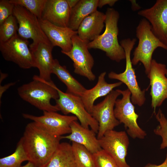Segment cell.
<instances>
[{
	"mask_svg": "<svg viewBox=\"0 0 167 167\" xmlns=\"http://www.w3.org/2000/svg\"><path fill=\"white\" fill-rule=\"evenodd\" d=\"M28 161L37 167H44L56 150L61 137L51 133L39 123L33 121L26 126L20 139Z\"/></svg>",
	"mask_w": 167,
	"mask_h": 167,
	"instance_id": "cell-1",
	"label": "cell"
},
{
	"mask_svg": "<svg viewBox=\"0 0 167 167\" xmlns=\"http://www.w3.org/2000/svg\"><path fill=\"white\" fill-rule=\"evenodd\" d=\"M56 86L52 81L48 82L34 75L31 82L23 84L17 90L18 94L23 100L43 111L57 112L58 107L50 103L51 99L59 97Z\"/></svg>",
	"mask_w": 167,
	"mask_h": 167,
	"instance_id": "cell-2",
	"label": "cell"
},
{
	"mask_svg": "<svg viewBox=\"0 0 167 167\" xmlns=\"http://www.w3.org/2000/svg\"><path fill=\"white\" fill-rule=\"evenodd\" d=\"M105 28L104 33L88 44V49H98L105 53L111 60L119 62L125 59L124 49L118 40L119 32L118 12L113 8H108L105 13Z\"/></svg>",
	"mask_w": 167,
	"mask_h": 167,
	"instance_id": "cell-3",
	"label": "cell"
},
{
	"mask_svg": "<svg viewBox=\"0 0 167 167\" xmlns=\"http://www.w3.org/2000/svg\"><path fill=\"white\" fill-rule=\"evenodd\" d=\"M136 36L139 40L137 46L133 53L131 60L132 65L139 62L143 65L146 74L149 72L152 54L157 48L167 50V46L154 35L149 22L145 19H142L136 28Z\"/></svg>",
	"mask_w": 167,
	"mask_h": 167,
	"instance_id": "cell-4",
	"label": "cell"
},
{
	"mask_svg": "<svg viewBox=\"0 0 167 167\" xmlns=\"http://www.w3.org/2000/svg\"><path fill=\"white\" fill-rule=\"evenodd\" d=\"M136 41L135 38L131 39L128 38L120 41V44L124 49L125 54V70L123 72L118 74L111 71L109 73L108 76L110 79L118 80L124 84L131 92V99L132 104L141 106L144 104L146 100V90H141L138 85L131 58V51Z\"/></svg>",
	"mask_w": 167,
	"mask_h": 167,
	"instance_id": "cell-5",
	"label": "cell"
},
{
	"mask_svg": "<svg viewBox=\"0 0 167 167\" xmlns=\"http://www.w3.org/2000/svg\"><path fill=\"white\" fill-rule=\"evenodd\" d=\"M118 90L122 97L115 101L114 109L115 117L120 123L124 124L127 134L132 138L144 139L147 134L137 123L139 115L135 113V106L131 101L130 91L128 89Z\"/></svg>",
	"mask_w": 167,
	"mask_h": 167,
	"instance_id": "cell-6",
	"label": "cell"
},
{
	"mask_svg": "<svg viewBox=\"0 0 167 167\" xmlns=\"http://www.w3.org/2000/svg\"><path fill=\"white\" fill-rule=\"evenodd\" d=\"M59 97L55 100L56 105L64 114H74L83 127H89L96 133L97 134L99 124L97 122L86 109L80 96L64 92L57 87Z\"/></svg>",
	"mask_w": 167,
	"mask_h": 167,
	"instance_id": "cell-7",
	"label": "cell"
},
{
	"mask_svg": "<svg viewBox=\"0 0 167 167\" xmlns=\"http://www.w3.org/2000/svg\"><path fill=\"white\" fill-rule=\"evenodd\" d=\"M29 43L28 40L17 34L6 42H0V51L6 60L15 63L21 68L36 67Z\"/></svg>",
	"mask_w": 167,
	"mask_h": 167,
	"instance_id": "cell-8",
	"label": "cell"
},
{
	"mask_svg": "<svg viewBox=\"0 0 167 167\" xmlns=\"http://www.w3.org/2000/svg\"><path fill=\"white\" fill-rule=\"evenodd\" d=\"M72 47L68 52H61L68 56L73 61L74 72L93 81L96 78L92 71L94 64L93 58L88 51V41L80 39L77 34L72 38Z\"/></svg>",
	"mask_w": 167,
	"mask_h": 167,
	"instance_id": "cell-9",
	"label": "cell"
},
{
	"mask_svg": "<svg viewBox=\"0 0 167 167\" xmlns=\"http://www.w3.org/2000/svg\"><path fill=\"white\" fill-rule=\"evenodd\" d=\"M120 95L118 89L113 90L102 101L94 105L91 114L98 123V139L120 123L115 117L114 111L115 101Z\"/></svg>",
	"mask_w": 167,
	"mask_h": 167,
	"instance_id": "cell-10",
	"label": "cell"
},
{
	"mask_svg": "<svg viewBox=\"0 0 167 167\" xmlns=\"http://www.w3.org/2000/svg\"><path fill=\"white\" fill-rule=\"evenodd\" d=\"M98 139L101 149L113 158L119 167H130L126 159L129 141L125 131L109 130Z\"/></svg>",
	"mask_w": 167,
	"mask_h": 167,
	"instance_id": "cell-11",
	"label": "cell"
},
{
	"mask_svg": "<svg viewBox=\"0 0 167 167\" xmlns=\"http://www.w3.org/2000/svg\"><path fill=\"white\" fill-rule=\"evenodd\" d=\"M13 15L18 24V35L32 43L43 41L51 43L42 30L38 19L24 7L15 5Z\"/></svg>",
	"mask_w": 167,
	"mask_h": 167,
	"instance_id": "cell-12",
	"label": "cell"
},
{
	"mask_svg": "<svg viewBox=\"0 0 167 167\" xmlns=\"http://www.w3.org/2000/svg\"><path fill=\"white\" fill-rule=\"evenodd\" d=\"M166 66L152 59L149 71L147 74L151 86L150 95L151 106L155 114L156 109L167 99V77Z\"/></svg>",
	"mask_w": 167,
	"mask_h": 167,
	"instance_id": "cell-13",
	"label": "cell"
},
{
	"mask_svg": "<svg viewBox=\"0 0 167 167\" xmlns=\"http://www.w3.org/2000/svg\"><path fill=\"white\" fill-rule=\"evenodd\" d=\"M43 114L40 116L27 113H23V117L37 122L53 134L61 137L70 134V125L78 118L74 115H63L56 112L43 111Z\"/></svg>",
	"mask_w": 167,
	"mask_h": 167,
	"instance_id": "cell-14",
	"label": "cell"
},
{
	"mask_svg": "<svg viewBox=\"0 0 167 167\" xmlns=\"http://www.w3.org/2000/svg\"><path fill=\"white\" fill-rule=\"evenodd\" d=\"M138 14L149 22L153 33L167 46V0H157L151 7Z\"/></svg>",
	"mask_w": 167,
	"mask_h": 167,
	"instance_id": "cell-15",
	"label": "cell"
},
{
	"mask_svg": "<svg viewBox=\"0 0 167 167\" xmlns=\"http://www.w3.org/2000/svg\"><path fill=\"white\" fill-rule=\"evenodd\" d=\"M36 64L39 70V77L48 82L52 81L51 75L54 59L52 55L54 46L51 43L40 41L29 45Z\"/></svg>",
	"mask_w": 167,
	"mask_h": 167,
	"instance_id": "cell-16",
	"label": "cell"
},
{
	"mask_svg": "<svg viewBox=\"0 0 167 167\" xmlns=\"http://www.w3.org/2000/svg\"><path fill=\"white\" fill-rule=\"evenodd\" d=\"M41 26L53 46L62 49L61 52H68L72 47V38L77 34L68 27H62L54 25L46 20L39 19Z\"/></svg>",
	"mask_w": 167,
	"mask_h": 167,
	"instance_id": "cell-17",
	"label": "cell"
},
{
	"mask_svg": "<svg viewBox=\"0 0 167 167\" xmlns=\"http://www.w3.org/2000/svg\"><path fill=\"white\" fill-rule=\"evenodd\" d=\"M71 10L66 0H47L40 19L57 26L68 27Z\"/></svg>",
	"mask_w": 167,
	"mask_h": 167,
	"instance_id": "cell-18",
	"label": "cell"
},
{
	"mask_svg": "<svg viewBox=\"0 0 167 167\" xmlns=\"http://www.w3.org/2000/svg\"><path fill=\"white\" fill-rule=\"evenodd\" d=\"M71 132L67 136H61V139H69L81 144L92 153L94 154L101 149L96 133L91 129L82 126L77 121H73L70 125Z\"/></svg>",
	"mask_w": 167,
	"mask_h": 167,
	"instance_id": "cell-19",
	"label": "cell"
},
{
	"mask_svg": "<svg viewBox=\"0 0 167 167\" xmlns=\"http://www.w3.org/2000/svg\"><path fill=\"white\" fill-rule=\"evenodd\" d=\"M105 14L96 11L86 17L80 24L77 35L83 40L88 42L100 35L104 27Z\"/></svg>",
	"mask_w": 167,
	"mask_h": 167,
	"instance_id": "cell-20",
	"label": "cell"
},
{
	"mask_svg": "<svg viewBox=\"0 0 167 167\" xmlns=\"http://www.w3.org/2000/svg\"><path fill=\"white\" fill-rule=\"evenodd\" d=\"M105 72L101 73L99 76L96 84L92 88L86 89L80 97L86 110L90 114L94 105L95 101L99 97L106 96L113 89L121 86L120 82L109 84L105 80Z\"/></svg>",
	"mask_w": 167,
	"mask_h": 167,
	"instance_id": "cell-21",
	"label": "cell"
},
{
	"mask_svg": "<svg viewBox=\"0 0 167 167\" xmlns=\"http://www.w3.org/2000/svg\"><path fill=\"white\" fill-rule=\"evenodd\" d=\"M98 2V0H79L71 9L68 27L77 31L83 20L97 10Z\"/></svg>",
	"mask_w": 167,
	"mask_h": 167,
	"instance_id": "cell-22",
	"label": "cell"
},
{
	"mask_svg": "<svg viewBox=\"0 0 167 167\" xmlns=\"http://www.w3.org/2000/svg\"><path fill=\"white\" fill-rule=\"evenodd\" d=\"M52 74L55 75L67 87L66 92L80 97L87 89L70 73L65 66L54 59Z\"/></svg>",
	"mask_w": 167,
	"mask_h": 167,
	"instance_id": "cell-23",
	"label": "cell"
},
{
	"mask_svg": "<svg viewBox=\"0 0 167 167\" xmlns=\"http://www.w3.org/2000/svg\"><path fill=\"white\" fill-rule=\"evenodd\" d=\"M44 167H77L71 145L67 142L60 143L50 160Z\"/></svg>",
	"mask_w": 167,
	"mask_h": 167,
	"instance_id": "cell-24",
	"label": "cell"
},
{
	"mask_svg": "<svg viewBox=\"0 0 167 167\" xmlns=\"http://www.w3.org/2000/svg\"><path fill=\"white\" fill-rule=\"evenodd\" d=\"M73 154L77 167H95L93 154L84 146L72 142Z\"/></svg>",
	"mask_w": 167,
	"mask_h": 167,
	"instance_id": "cell-25",
	"label": "cell"
},
{
	"mask_svg": "<svg viewBox=\"0 0 167 167\" xmlns=\"http://www.w3.org/2000/svg\"><path fill=\"white\" fill-rule=\"evenodd\" d=\"M28 158L20 139L15 152L8 156L0 159V167H19Z\"/></svg>",
	"mask_w": 167,
	"mask_h": 167,
	"instance_id": "cell-26",
	"label": "cell"
},
{
	"mask_svg": "<svg viewBox=\"0 0 167 167\" xmlns=\"http://www.w3.org/2000/svg\"><path fill=\"white\" fill-rule=\"evenodd\" d=\"M17 24L16 19L13 15L0 25V42H6L17 34Z\"/></svg>",
	"mask_w": 167,
	"mask_h": 167,
	"instance_id": "cell-27",
	"label": "cell"
},
{
	"mask_svg": "<svg viewBox=\"0 0 167 167\" xmlns=\"http://www.w3.org/2000/svg\"><path fill=\"white\" fill-rule=\"evenodd\" d=\"M47 0H10L15 5L22 6L36 16L41 19Z\"/></svg>",
	"mask_w": 167,
	"mask_h": 167,
	"instance_id": "cell-28",
	"label": "cell"
},
{
	"mask_svg": "<svg viewBox=\"0 0 167 167\" xmlns=\"http://www.w3.org/2000/svg\"><path fill=\"white\" fill-rule=\"evenodd\" d=\"M155 115L159 125L153 131L156 135L161 137L162 142L160 148L164 149L167 148V118L160 109Z\"/></svg>",
	"mask_w": 167,
	"mask_h": 167,
	"instance_id": "cell-29",
	"label": "cell"
},
{
	"mask_svg": "<svg viewBox=\"0 0 167 167\" xmlns=\"http://www.w3.org/2000/svg\"><path fill=\"white\" fill-rule=\"evenodd\" d=\"M95 167H119L113 158L101 149L93 154Z\"/></svg>",
	"mask_w": 167,
	"mask_h": 167,
	"instance_id": "cell-30",
	"label": "cell"
},
{
	"mask_svg": "<svg viewBox=\"0 0 167 167\" xmlns=\"http://www.w3.org/2000/svg\"><path fill=\"white\" fill-rule=\"evenodd\" d=\"M15 5L8 0H0V25L13 15Z\"/></svg>",
	"mask_w": 167,
	"mask_h": 167,
	"instance_id": "cell-31",
	"label": "cell"
},
{
	"mask_svg": "<svg viewBox=\"0 0 167 167\" xmlns=\"http://www.w3.org/2000/svg\"><path fill=\"white\" fill-rule=\"evenodd\" d=\"M118 1L117 0H98V7L101 8L106 5L112 6Z\"/></svg>",
	"mask_w": 167,
	"mask_h": 167,
	"instance_id": "cell-32",
	"label": "cell"
},
{
	"mask_svg": "<svg viewBox=\"0 0 167 167\" xmlns=\"http://www.w3.org/2000/svg\"><path fill=\"white\" fill-rule=\"evenodd\" d=\"M15 83H11L7 84L4 86L0 85V101L1 98L3 93L7 89L10 87L14 85Z\"/></svg>",
	"mask_w": 167,
	"mask_h": 167,
	"instance_id": "cell-33",
	"label": "cell"
},
{
	"mask_svg": "<svg viewBox=\"0 0 167 167\" xmlns=\"http://www.w3.org/2000/svg\"><path fill=\"white\" fill-rule=\"evenodd\" d=\"M144 167H167V153L164 161L161 164L157 165L148 163Z\"/></svg>",
	"mask_w": 167,
	"mask_h": 167,
	"instance_id": "cell-34",
	"label": "cell"
},
{
	"mask_svg": "<svg viewBox=\"0 0 167 167\" xmlns=\"http://www.w3.org/2000/svg\"><path fill=\"white\" fill-rule=\"evenodd\" d=\"M71 9L74 7L78 3L79 0H66Z\"/></svg>",
	"mask_w": 167,
	"mask_h": 167,
	"instance_id": "cell-35",
	"label": "cell"
},
{
	"mask_svg": "<svg viewBox=\"0 0 167 167\" xmlns=\"http://www.w3.org/2000/svg\"><path fill=\"white\" fill-rule=\"evenodd\" d=\"M19 167H37L36 165L33 162L28 161V163L24 166H21Z\"/></svg>",
	"mask_w": 167,
	"mask_h": 167,
	"instance_id": "cell-36",
	"label": "cell"
},
{
	"mask_svg": "<svg viewBox=\"0 0 167 167\" xmlns=\"http://www.w3.org/2000/svg\"><path fill=\"white\" fill-rule=\"evenodd\" d=\"M131 2L132 3H133L134 5H135V6L132 5V8L134 10H137L139 9V7H140L136 3V2L135 1H131Z\"/></svg>",
	"mask_w": 167,
	"mask_h": 167,
	"instance_id": "cell-37",
	"label": "cell"
},
{
	"mask_svg": "<svg viewBox=\"0 0 167 167\" xmlns=\"http://www.w3.org/2000/svg\"><path fill=\"white\" fill-rule=\"evenodd\" d=\"M0 74H1V77H0V83L1 84V82H2L3 80L4 79H5L7 75V74L3 73L1 71H0Z\"/></svg>",
	"mask_w": 167,
	"mask_h": 167,
	"instance_id": "cell-38",
	"label": "cell"
},
{
	"mask_svg": "<svg viewBox=\"0 0 167 167\" xmlns=\"http://www.w3.org/2000/svg\"><path fill=\"white\" fill-rule=\"evenodd\" d=\"M166 77H167V73L166 74Z\"/></svg>",
	"mask_w": 167,
	"mask_h": 167,
	"instance_id": "cell-39",
	"label": "cell"
}]
</instances>
